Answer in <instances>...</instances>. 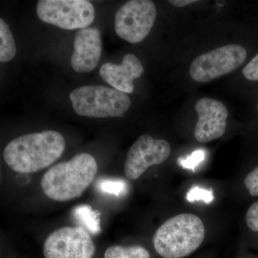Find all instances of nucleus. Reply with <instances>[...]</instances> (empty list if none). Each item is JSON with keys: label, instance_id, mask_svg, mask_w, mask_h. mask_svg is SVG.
Listing matches in <instances>:
<instances>
[{"label": "nucleus", "instance_id": "nucleus-1", "mask_svg": "<svg viewBox=\"0 0 258 258\" xmlns=\"http://www.w3.org/2000/svg\"><path fill=\"white\" fill-rule=\"evenodd\" d=\"M66 142L62 134L46 130L13 139L5 148L3 158L13 171L31 174L53 164L61 157Z\"/></svg>", "mask_w": 258, "mask_h": 258}, {"label": "nucleus", "instance_id": "nucleus-2", "mask_svg": "<svg viewBox=\"0 0 258 258\" xmlns=\"http://www.w3.org/2000/svg\"><path fill=\"white\" fill-rule=\"evenodd\" d=\"M97 171L98 164L92 155L76 154L69 161L52 166L44 174L42 191L47 198L57 202L79 198L93 182Z\"/></svg>", "mask_w": 258, "mask_h": 258}, {"label": "nucleus", "instance_id": "nucleus-3", "mask_svg": "<svg viewBox=\"0 0 258 258\" xmlns=\"http://www.w3.org/2000/svg\"><path fill=\"white\" fill-rule=\"evenodd\" d=\"M205 236V225L200 217L193 214H181L171 217L157 229L153 243L161 257L181 258L198 249Z\"/></svg>", "mask_w": 258, "mask_h": 258}, {"label": "nucleus", "instance_id": "nucleus-4", "mask_svg": "<svg viewBox=\"0 0 258 258\" xmlns=\"http://www.w3.org/2000/svg\"><path fill=\"white\" fill-rule=\"evenodd\" d=\"M70 99L77 114L91 118L123 116L132 103L126 93L93 85L76 88L70 94Z\"/></svg>", "mask_w": 258, "mask_h": 258}, {"label": "nucleus", "instance_id": "nucleus-5", "mask_svg": "<svg viewBox=\"0 0 258 258\" xmlns=\"http://www.w3.org/2000/svg\"><path fill=\"white\" fill-rule=\"evenodd\" d=\"M37 14L45 23L63 30L87 28L95 19V8L86 0H40Z\"/></svg>", "mask_w": 258, "mask_h": 258}, {"label": "nucleus", "instance_id": "nucleus-6", "mask_svg": "<svg viewBox=\"0 0 258 258\" xmlns=\"http://www.w3.org/2000/svg\"><path fill=\"white\" fill-rule=\"evenodd\" d=\"M247 56V51L238 44L224 45L197 57L190 66V76L196 82H209L233 72Z\"/></svg>", "mask_w": 258, "mask_h": 258}, {"label": "nucleus", "instance_id": "nucleus-7", "mask_svg": "<svg viewBox=\"0 0 258 258\" xmlns=\"http://www.w3.org/2000/svg\"><path fill=\"white\" fill-rule=\"evenodd\" d=\"M157 13L155 5L150 0L127 2L115 13V32L129 43L143 41L152 30Z\"/></svg>", "mask_w": 258, "mask_h": 258}, {"label": "nucleus", "instance_id": "nucleus-8", "mask_svg": "<svg viewBox=\"0 0 258 258\" xmlns=\"http://www.w3.org/2000/svg\"><path fill=\"white\" fill-rule=\"evenodd\" d=\"M96 247L81 227H63L52 232L43 244L45 258H92Z\"/></svg>", "mask_w": 258, "mask_h": 258}, {"label": "nucleus", "instance_id": "nucleus-9", "mask_svg": "<svg viewBox=\"0 0 258 258\" xmlns=\"http://www.w3.org/2000/svg\"><path fill=\"white\" fill-rule=\"evenodd\" d=\"M170 154V144L166 140H157L147 134L141 136L127 154L124 164L125 176L131 180L138 179L148 168L165 162Z\"/></svg>", "mask_w": 258, "mask_h": 258}, {"label": "nucleus", "instance_id": "nucleus-10", "mask_svg": "<svg viewBox=\"0 0 258 258\" xmlns=\"http://www.w3.org/2000/svg\"><path fill=\"white\" fill-rule=\"evenodd\" d=\"M195 109L198 115L195 129L198 142L208 143L225 134L228 111L222 102L205 97L197 101Z\"/></svg>", "mask_w": 258, "mask_h": 258}, {"label": "nucleus", "instance_id": "nucleus-11", "mask_svg": "<svg viewBox=\"0 0 258 258\" xmlns=\"http://www.w3.org/2000/svg\"><path fill=\"white\" fill-rule=\"evenodd\" d=\"M102 40L98 29H81L76 32L71 64L78 73H88L96 69L101 58Z\"/></svg>", "mask_w": 258, "mask_h": 258}, {"label": "nucleus", "instance_id": "nucleus-12", "mask_svg": "<svg viewBox=\"0 0 258 258\" xmlns=\"http://www.w3.org/2000/svg\"><path fill=\"white\" fill-rule=\"evenodd\" d=\"M143 66L140 60L133 54H127L120 64L106 62L100 69V76L112 87L124 93L134 91V79L143 74Z\"/></svg>", "mask_w": 258, "mask_h": 258}, {"label": "nucleus", "instance_id": "nucleus-13", "mask_svg": "<svg viewBox=\"0 0 258 258\" xmlns=\"http://www.w3.org/2000/svg\"><path fill=\"white\" fill-rule=\"evenodd\" d=\"M73 215L85 230L96 235L101 232V220L99 212L93 210L89 205H81L73 210Z\"/></svg>", "mask_w": 258, "mask_h": 258}, {"label": "nucleus", "instance_id": "nucleus-14", "mask_svg": "<svg viewBox=\"0 0 258 258\" xmlns=\"http://www.w3.org/2000/svg\"><path fill=\"white\" fill-rule=\"evenodd\" d=\"M16 55V45L9 25L0 20V61L8 62Z\"/></svg>", "mask_w": 258, "mask_h": 258}, {"label": "nucleus", "instance_id": "nucleus-15", "mask_svg": "<svg viewBox=\"0 0 258 258\" xmlns=\"http://www.w3.org/2000/svg\"><path fill=\"white\" fill-rule=\"evenodd\" d=\"M104 258H150V254L141 246L113 245L106 249Z\"/></svg>", "mask_w": 258, "mask_h": 258}, {"label": "nucleus", "instance_id": "nucleus-16", "mask_svg": "<svg viewBox=\"0 0 258 258\" xmlns=\"http://www.w3.org/2000/svg\"><path fill=\"white\" fill-rule=\"evenodd\" d=\"M98 189L101 193L113 196H123L127 192L128 186L125 181L118 179H106L99 181Z\"/></svg>", "mask_w": 258, "mask_h": 258}, {"label": "nucleus", "instance_id": "nucleus-17", "mask_svg": "<svg viewBox=\"0 0 258 258\" xmlns=\"http://www.w3.org/2000/svg\"><path fill=\"white\" fill-rule=\"evenodd\" d=\"M186 200L189 203H194L195 201L202 200V201L205 202L207 204H210L213 201L214 195L210 190L195 186V187L191 188L188 191L187 195H186Z\"/></svg>", "mask_w": 258, "mask_h": 258}, {"label": "nucleus", "instance_id": "nucleus-18", "mask_svg": "<svg viewBox=\"0 0 258 258\" xmlns=\"http://www.w3.org/2000/svg\"><path fill=\"white\" fill-rule=\"evenodd\" d=\"M242 74L247 81H258V53L244 66Z\"/></svg>", "mask_w": 258, "mask_h": 258}, {"label": "nucleus", "instance_id": "nucleus-19", "mask_svg": "<svg viewBox=\"0 0 258 258\" xmlns=\"http://www.w3.org/2000/svg\"><path fill=\"white\" fill-rule=\"evenodd\" d=\"M246 189L252 197H258V166L247 174L244 179Z\"/></svg>", "mask_w": 258, "mask_h": 258}, {"label": "nucleus", "instance_id": "nucleus-20", "mask_svg": "<svg viewBox=\"0 0 258 258\" xmlns=\"http://www.w3.org/2000/svg\"><path fill=\"white\" fill-rule=\"evenodd\" d=\"M246 223L251 230L258 232V201L252 204L247 210Z\"/></svg>", "mask_w": 258, "mask_h": 258}, {"label": "nucleus", "instance_id": "nucleus-21", "mask_svg": "<svg viewBox=\"0 0 258 258\" xmlns=\"http://www.w3.org/2000/svg\"><path fill=\"white\" fill-rule=\"evenodd\" d=\"M204 158H205V153L203 151H197L186 159L181 160L180 164L184 169H194L204 160Z\"/></svg>", "mask_w": 258, "mask_h": 258}, {"label": "nucleus", "instance_id": "nucleus-22", "mask_svg": "<svg viewBox=\"0 0 258 258\" xmlns=\"http://www.w3.org/2000/svg\"><path fill=\"white\" fill-rule=\"evenodd\" d=\"M196 0H170L169 3L176 8H183L186 5H191L197 3Z\"/></svg>", "mask_w": 258, "mask_h": 258}, {"label": "nucleus", "instance_id": "nucleus-23", "mask_svg": "<svg viewBox=\"0 0 258 258\" xmlns=\"http://www.w3.org/2000/svg\"><path fill=\"white\" fill-rule=\"evenodd\" d=\"M257 111H258V103H257Z\"/></svg>", "mask_w": 258, "mask_h": 258}]
</instances>
